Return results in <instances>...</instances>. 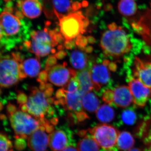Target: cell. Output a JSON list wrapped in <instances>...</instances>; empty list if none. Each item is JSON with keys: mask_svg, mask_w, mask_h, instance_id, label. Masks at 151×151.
Masks as SVG:
<instances>
[{"mask_svg": "<svg viewBox=\"0 0 151 151\" xmlns=\"http://www.w3.org/2000/svg\"><path fill=\"white\" fill-rule=\"evenodd\" d=\"M89 24L88 19L81 12H74L59 19L60 32L65 41L75 40L86 32Z\"/></svg>", "mask_w": 151, "mask_h": 151, "instance_id": "4", "label": "cell"}, {"mask_svg": "<svg viewBox=\"0 0 151 151\" xmlns=\"http://www.w3.org/2000/svg\"><path fill=\"white\" fill-rule=\"evenodd\" d=\"M88 67L77 73L76 78L79 85V89L84 94L90 92L93 89V84L91 78L90 69Z\"/></svg>", "mask_w": 151, "mask_h": 151, "instance_id": "19", "label": "cell"}, {"mask_svg": "<svg viewBox=\"0 0 151 151\" xmlns=\"http://www.w3.org/2000/svg\"><path fill=\"white\" fill-rule=\"evenodd\" d=\"M16 5L24 16L29 19L38 17L42 12V7L39 0H17Z\"/></svg>", "mask_w": 151, "mask_h": 151, "instance_id": "15", "label": "cell"}, {"mask_svg": "<svg viewBox=\"0 0 151 151\" xmlns=\"http://www.w3.org/2000/svg\"><path fill=\"white\" fill-rule=\"evenodd\" d=\"M88 61L87 55L81 50H76L70 53V64L76 70H82L87 68L89 64Z\"/></svg>", "mask_w": 151, "mask_h": 151, "instance_id": "21", "label": "cell"}, {"mask_svg": "<svg viewBox=\"0 0 151 151\" xmlns=\"http://www.w3.org/2000/svg\"><path fill=\"white\" fill-rule=\"evenodd\" d=\"M129 151H143L142 150H141L139 148H132V149H131V150H129Z\"/></svg>", "mask_w": 151, "mask_h": 151, "instance_id": "45", "label": "cell"}, {"mask_svg": "<svg viewBox=\"0 0 151 151\" xmlns=\"http://www.w3.org/2000/svg\"><path fill=\"white\" fill-rule=\"evenodd\" d=\"M98 121L103 124L110 123L114 119L115 112L113 108L108 104L100 106L96 112Z\"/></svg>", "mask_w": 151, "mask_h": 151, "instance_id": "24", "label": "cell"}, {"mask_svg": "<svg viewBox=\"0 0 151 151\" xmlns=\"http://www.w3.org/2000/svg\"><path fill=\"white\" fill-rule=\"evenodd\" d=\"M12 147V142L6 135L0 133V151H8Z\"/></svg>", "mask_w": 151, "mask_h": 151, "instance_id": "29", "label": "cell"}, {"mask_svg": "<svg viewBox=\"0 0 151 151\" xmlns=\"http://www.w3.org/2000/svg\"><path fill=\"white\" fill-rule=\"evenodd\" d=\"M48 78V72L45 70H43L39 73L37 81L40 83H47Z\"/></svg>", "mask_w": 151, "mask_h": 151, "instance_id": "31", "label": "cell"}, {"mask_svg": "<svg viewBox=\"0 0 151 151\" xmlns=\"http://www.w3.org/2000/svg\"><path fill=\"white\" fill-rule=\"evenodd\" d=\"M87 39L88 43L89 44H93L96 42L95 39L92 36H88L87 37Z\"/></svg>", "mask_w": 151, "mask_h": 151, "instance_id": "40", "label": "cell"}, {"mask_svg": "<svg viewBox=\"0 0 151 151\" xmlns=\"http://www.w3.org/2000/svg\"><path fill=\"white\" fill-rule=\"evenodd\" d=\"M0 59H1V55H0Z\"/></svg>", "mask_w": 151, "mask_h": 151, "instance_id": "50", "label": "cell"}, {"mask_svg": "<svg viewBox=\"0 0 151 151\" xmlns=\"http://www.w3.org/2000/svg\"><path fill=\"white\" fill-rule=\"evenodd\" d=\"M22 66L24 73L30 78H35L38 75L41 69L39 58H31L23 60Z\"/></svg>", "mask_w": 151, "mask_h": 151, "instance_id": "20", "label": "cell"}, {"mask_svg": "<svg viewBox=\"0 0 151 151\" xmlns=\"http://www.w3.org/2000/svg\"><path fill=\"white\" fill-rule=\"evenodd\" d=\"M116 68V64L108 60H104L102 63L92 65L90 72L95 91H100L102 86L108 84L111 78V71Z\"/></svg>", "mask_w": 151, "mask_h": 151, "instance_id": "9", "label": "cell"}, {"mask_svg": "<svg viewBox=\"0 0 151 151\" xmlns=\"http://www.w3.org/2000/svg\"><path fill=\"white\" fill-rule=\"evenodd\" d=\"M108 28L100 40V46L104 54L119 57L129 52L132 46L126 32L114 23L109 24Z\"/></svg>", "mask_w": 151, "mask_h": 151, "instance_id": "2", "label": "cell"}, {"mask_svg": "<svg viewBox=\"0 0 151 151\" xmlns=\"http://www.w3.org/2000/svg\"><path fill=\"white\" fill-rule=\"evenodd\" d=\"M84 94L80 89L74 93H66L65 108L74 113L75 116L76 113L83 111L82 99Z\"/></svg>", "mask_w": 151, "mask_h": 151, "instance_id": "18", "label": "cell"}, {"mask_svg": "<svg viewBox=\"0 0 151 151\" xmlns=\"http://www.w3.org/2000/svg\"><path fill=\"white\" fill-rule=\"evenodd\" d=\"M12 54L0 59V87L7 88L21 81L20 78V63Z\"/></svg>", "mask_w": 151, "mask_h": 151, "instance_id": "5", "label": "cell"}, {"mask_svg": "<svg viewBox=\"0 0 151 151\" xmlns=\"http://www.w3.org/2000/svg\"><path fill=\"white\" fill-rule=\"evenodd\" d=\"M63 46L65 48L68 50H71L76 46V39L73 40L65 41L63 43Z\"/></svg>", "mask_w": 151, "mask_h": 151, "instance_id": "34", "label": "cell"}, {"mask_svg": "<svg viewBox=\"0 0 151 151\" xmlns=\"http://www.w3.org/2000/svg\"><path fill=\"white\" fill-rule=\"evenodd\" d=\"M89 132L99 145L106 150L116 145L120 133L115 127L106 124L97 125Z\"/></svg>", "mask_w": 151, "mask_h": 151, "instance_id": "7", "label": "cell"}, {"mask_svg": "<svg viewBox=\"0 0 151 151\" xmlns=\"http://www.w3.org/2000/svg\"><path fill=\"white\" fill-rule=\"evenodd\" d=\"M8 151H13V150H12V149H11V150H9Z\"/></svg>", "mask_w": 151, "mask_h": 151, "instance_id": "49", "label": "cell"}, {"mask_svg": "<svg viewBox=\"0 0 151 151\" xmlns=\"http://www.w3.org/2000/svg\"><path fill=\"white\" fill-rule=\"evenodd\" d=\"M82 105L85 111L89 113H94L100 107V100L94 93L88 92L82 97Z\"/></svg>", "mask_w": 151, "mask_h": 151, "instance_id": "22", "label": "cell"}, {"mask_svg": "<svg viewBox=\"0 0 151 151\" xmlns=\"http://www.w3.org/2000/svg\"><path fill=\"white\" fill-rule=\"evenodd\" d=\"M54 89L52 87V88H47L44 92L46 98H49L51 97L54 92Z\"/></svg>", "mask_w": 151, "mask_h": 151, "instance_id": "38", "label": "cell"}, {"mask_svg": "<svg viewBox=\"0 0 151 151\" xmlns=\"http://www.w3.org/2000/svg\"><path fill=\"white\" fill-rule=\"evenodd\" d=\"M28 97L24 92H22V91H18L17 100V102L19 105L26 104L28 101Z\"/></svg>", "mask_w": 151, "mask_h": 151, "instance_id": "30", "label": "cell"}, {"mask_svg": "<svg viewBox=\"0 0 151 151\" xmlns=\"http://www.w3.org/2000/svg\"><path fill=\"white\" fill-rule=\"evenodd\" d=\"M54 12L58 19L75 12L80 7L79 3H73L72 0H52Z\"/></svg>", "mask_w": 151, "mask_h": 151, "instance_id": "16", "label": "cell"}, {"mask_svg": "<svg viewBox=\"0 0 151 151\" xmlns=\"http://www.w3.org/2000/svg\"><path fill=\"white\" fill-rule=\"evenodd\" d=\"M133 102V96L129 86L122 85L111 90V104L120 108H126Z\"/></svg>", "mask_w": 151, "mask_h": 151, "instance_id": "13", "label": "cell"}, {"mask_svg": "<svg viewBox=\"0 0 151 151\" xmlns=\"http://www.w3.org/2000/svg\"><path fill=\"white\" fill-rule=\"evenodd\" d=\"M17 139L28 138L41 125L39 120L27 113L17 110L8 113Z\"/></svg>", "mask_w": 151, "mask_h": 151, "instance_id": "3", "label": "cell"}, {"mask_svg": "<svg viewBox=\"0 0 151 151\" xmlns=\"http://www.w3.org/2000/svg\"><path fill=\"white\" fill-rule=\"evenodd\" d=\"M100 147L94 138L86 136L77 144L78 151H99Z\"/></svg>", "mask_w": 151, "mask_h": 151, "instance_id": "26", "label": "cell"}, {"mask_svg": "<svg viewBox=\"0 0 151 151\" xmlns=\"http://www.w3.org/2000/svg\"><path fill=\"white\" fill-rule=\"evenodd\" d=\"M119 12L125 17H130L136 13L137 4L134 0H120L118 4Z\"/></svg>", "mask_w": 151, "mask_h": 151, "instance_id": "25", "label": "cell"}, {"mask_svg": "<svg viewBox=\"0 0 151 151\" xmlns=\"http://www.w3.org/2000/svg\"><path fill=\"white\" fill-rule=\"evenodd\" d=\"M62 151H78L77 149L76 148L73 146H68L66 147L64 150H63Z\"/></svg>", "mask_w": 151, "mask_h": 151, "instance_id": "39", "label": "cell"}, {"mask_svg": "<svg viewBox=\"0 0 151 151\" xmlns=\"http://www.w3.org/2000/svg\"><path fill=\"white\" fill-rule=\"evenodd\" d=\"M3 37L1 27V24H0V41L1 40Z\"/></svg>", "mask_w": 151, "mask_h": 151, "instance_id": "46", "label": "cell"}, {"mask_svg": "<svg viewBox=\"0 0 151 151\" xmlns=\"http://www.w3.org/2000/svg\"><path fill=\"white\" fill-rule=\"evenodd\" d=\"M137 115L134 111L131 110L124 111L122 113V121L127 125H133L137 120Z\"/></svg>", "mask_w": 151, "mask_h": 151, "instance_id": "27", "label": "cell"}, {"mask_svg": "<svg viewBox=\"0 0 151 151\" xmlns=\"http://www.w3.org/2000/svg\"><path fill=\"white\" fill-rule=\"evenodd\" d=\"M52 85L51 83H46V88H52Z\"/></svg>", "mask_w": 151, "mask_h": 151, "instance_id": "47", "label": "cell"}, {"mask_svg": "<svg viewBox=\"0 0 151 151\" xmlns=\"http://www.w3.org/2000/svg\"><path fill=\"white\" fill-rule=\"evenodd\" d=\"M45 132L46 131L44 128L40 127L28 137V146L32 150H47L49 146V135Z\"/></svg>", "mask_w": 151, "mask_h": 151, "instance_id": "14", "label": "cell"}, {"mask_svg": "<svg viewBox=\"0 0 151 151\" xmlns=\"http://www.w3.org/2000/svg\"><path fill=\"white\" fill-rule=\"evenodd\" d=\"M93 50V47L92 46H87L85 47V51L86 53H92Z\"/></svg>", "mask_w": 151, "mask_h": 151, "instance_id": "43", "label": "cell"}, {"mask_svg": "<svg viewBox=\"0 0 151 151\" xmlns=\"http://www.w3.org/2000/svg\"><path fill=\"white\" fill-rule=\"evenodd\" d=\"M55 101V98L54 97H50L47 99V101L49 105H51L54 104Z\"/></svg>", "mask_w": 151, "mask_h": 151, "instance_id": "41", "label": "cell"}, {"mask_svg": "<svg viewBox=\"0 0 151 151\" xmlns=\"http://www.w3.org/2000/svg\"><path fill=\"white\" fill-rule=\"evenodd\" d=\"M67 52L65 50H59L57 52L55 53L54 56L58 60H62L65 58V56L67 55Z\"/></svg>", "mask_w": 151, "mask_h": 151, "instance_id": "37", "label": "cell"}, {"mask_svg": "<svg viewBox=\"0 0 151 151\" xmlns=\"http://www.w3.org/2000/svg\"><path fill=\"white\" fill-rule=\"evenodd\" d=\"M135 140L132 134L127 131L119 133L116 145L120 150L129 151L134 145Z\"/></svg>", "mask_w": 151, "mask_h": 151, "instance_id": "23", "label": "cell"}, {"mask_svg": "<svg viewBox=\"0 0 151 151\" xmlns=\"http://www.w3.org/2000/svg\"><path fill=\"white\" fill-rule=\"evenodd\" d=\"M46 89V83H40L39 88V89L40 91H42V92H43V91H44Z\"/></svg>", "mask_w": 151, "mask_h": 151, "instance_id": "42", "label": "cell"}, {"mask_svg": "<svg viewBox=\"0 0 151 151\" xmlns=\"http://www.w3.org/2000/svg\"><path fill=\"white\" fill-rule=\"evenodd\" d=\"M67 143V136L62 130H53L49 135V147L52 151H62Z\"/></svg>", "mask_w": 151, "mask_h": 151, "instance_id": "17", "label": "cell"}, {"mask_svg": "<svg viewBox=\"0 0 151 151\" xmlns=\"http://www.w3.org/2000/svg\"><path fill=\"white\" fill-rule=\"evenodd\" d=\"M30 93L28 101L25 104L27 113L38 120L45 119L47 115L49 105L44 92L36 87L30 88Z\"/></svg>", "mask_w": 151, "mask_h": 151, "instance_id": "8", "label": "cell"}, {"mask_svg": "<svg viewBox=\"0 0 151 151\" xmlns=\"http://www.w3.org/2000/svg\"><path fill=\"white\" fill-rule=\"evenodd\" d=\"M133 96V103L140 108L145 107L151 97V88L145 86L136 78H132L128 83Z\"/></svg>", "mask_w": 151, "mask_h": 151, "instance_id": "11", "label": "cell"}, {"mask_svg": "<svg viewBox=\"0 0 151 151\" xmlns=\"http://www.w3.org/2000/svg\"><path fill=\"white\" fill-rule=\"evenodd\" d=\"M63 88L66 93H73L78 91L79 89V85L76 76L75 78H71Z\"/></svg>", "mask_w": 151, "mask_h": 151, "instance_id": "28", "label": "cell"}, {"mask_svg": "<svg viewBox=\"0 0 151 151\" xmlns=\"http://www.w3.org/2000/svg\"><path fill=\"white\" fill-rule=\"evenodd\" d=\"M2 105L1 104V102H0V110H1L2 109Z\"/></svg>", "mask_w": 151, "mask_h": 151, "instance_id": "48", "label": "cell"}, {"mask_svg": "<svg viewBox=\"0 0 151 151\" xmlns=\"http://www.w3.org/2000/svg\"><path fill=\"white\" fill-rule=\"evenodd\" d=\"M57 62V60L56 58L54 56V55H50L47 59L45 67L51 68L56 65Z\"/></svg>", "mask_w": 151, "mask_h": 151, "instance_id": "33", "label": "cell"}, {"mask_svg": "<svg viewBox=\"0 0 151 151\" xmlns=\"http://www.w3.org/2000/svg\"><path fill=\"white\" fill-rule=\"evenodd\" d=\"M133 70L135 78L144 85L151 88V61L136 57Z\"/></svg>", "mask_w": 151, "mask_h": 151, "instance_id": "12", "label": "cell"}, {"mask_svg": "<svg viewBox=\"0 0 151 151\" xmlns=\"http://www.w3.org/2000/svg\"><path fill=\"white\" fill-rule=\"evenodd\" d=\"M24 16L15 7L6 8L0 14V24L3 37L0 47L9 50L18 44L27 40L30 36V24Z\"/></svg>", "mask_w": 151, "mask_h": 151, "instance_id": "1", "label": "cell"}, {"mask_svg": "<svg viewBox=\"0 0 151 151\" xmlns=\"http://www.w3.org/2000/svg\"><path fill=\"white\" fill-rule=\"evenodd\" d=\"M32 38L31 47L29 52L37 57H44L51 53L52 50L57 45L53 40L47 27L44 29L32 31L30 33Z\"/></svg>", "mask_w": 151, "mask_h": 151, "instance_id": "6", "label": "cell"}, {"mask_svg": "<svg viewBox=\"0 0 151 151\" xmlns=\"http://www.w3.org/2000/svg\"><path fill=\"white\" fill-rule=\"evenodd\" d=\"M63 47H64V46L63 45H62V44H60L57 46L58 50V51L62 50H63Z\"/></svg>", "mask_w": 151, "mask_h": 151, "instance_id": "44", "label": "cell"}, {"mask_svg": "<svg viewBox=\"0 0 151 151\" xmlns=\"http://www.w3.org/2000/svg\"><path fill=\"white\" fill-rule=\"evenodd\" d=\"M66 97V92L63 88L58 89L55 92V97L57 100Z\"/></svg>", "mask_w": 151, "mask_h": 151, "instance_id": "36", "label": "cell"}, {"mask_svg": "<svg viewBox=\"0 0 151 151\" xmlns=\"http://www.w3.org/2000/svg\"><path fill=\"white\" fill-rule=\"evenodd\" d=\"M88 43L87 37L84 36L79 35L76 39V46H83L86 47Z\"/></svg>", "mask_w": 151, "mask_h": 151, "instance_id": "32", "label": "cell"}, {"mask_svg": "<svg viewBox=\"0 0 151 151\" xmlns=\"http://www.w3.org/2000/svg\"><path fill=\"white\" fill-rule=\"evenodd\" d=\"M67 66V63L64 62L62 64H58L52 67L48 72L50 82L56 86H64L71 78L76 77V71Z\"/></svg>", "mask_w": 151, "mask_h": 151, "instance_id": "10", "label": "cell"}, {"mask_svg": "<svg viewBox=\"0 0 151 151\" xmlns=\"http://www.w3.org/2000/svg\"><path fill=\"white\" fill-rule=\"evenodd\" d=\"M76 117L78 122H83L89 118V116L84 111L76 113Z\"/></svg>", "mask_w": 151, "mask_h": 151, "instance_id": "35", "label": "cell"}]
</instances>
